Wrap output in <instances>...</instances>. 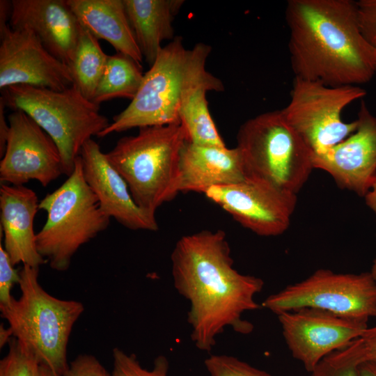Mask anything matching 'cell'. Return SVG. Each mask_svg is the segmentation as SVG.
<instances>
[{
    "label": "cell",
    "instance_id": "cell-20",
    "mask_svg": "<svg viewBox=\"0 0 376 376\" xmlns=\"http://www.w3.org/2000/svg\"><path fill=\"white\" fill-rule=\"evenodd\" d=\"M81 26L97 40L110 43L117 53L141 65L143 55L130 24L123 0H67Z\"/></svg>",
    "mask_w": 376,
    "mask_h": 376
},
{
    "label": "cell",
    "instance_id": "cell-14",
    "mask_svg": "<svg viewBox=\"0 0 376 376\" xmlns=\"http://www.w3.org/2000/svg\"><path fill=\"white\" fill-rule=\"evenodd\" d=\"M0 88L29 85L63 91L73 85L68 66L49 53L28 29L0 32Z\"/></svg>",
    "mask_w": 376,
    "mask_h": 376
},
{
    "label": "cell",
    "instance_id": "cell-36",
    "mask_svg": "<svg viewBox=\"0 0 376 376\" xmlns=\"http://www.w3.org/2000/svg\"><path fill=\"white\" fill-rule=\"evenodd\" d=\"M366 205L376 214V180L365 196Z\"/></svg>",
    "mask_w": 376,
    "mask_h": 376
},
{
    "label": "cell",
    "instance_id": "cell-1",
    "mask_svg": "<svg viewBox=\"0 0 376 376\" xmlns=\"http://www.w3.org/2000/svg\"><path fill=\"white\" fill-rule=\"evenodd\" d=\"M171 260L174 286L190 303L187 322L198 349L210 352L227 327L242 334L252 332L253 325L242 317L262 307L254 297L264 281L234 269L224 230H203L182 236Z\"/></svg>",
    "mask_w": 376,
    "mask_h": 376
},
{
    "label": "cell",
    "instance_id": "cell-18",
    "mask_svg": "<svg viewBox=\"0 0 376 376\" xmlns=\"http://www.w3.org/2000/svg\"><path fill=\"white\" fill-rule=\"evenodd\" d=\"M36 193L24 185L1 183L0 223L3 248L12 263L39 268L46 263L36 242L33 221L39 209Z\"/></svg>",
    "mask_w": 376,
    "mask_h": 376
},
{
    "label": "cell",
    "instance_id": "cell-19",
    "mask_svg": "<svg viewBox=\"0 0 376 376\" xmlns=\"http://www.w3.org/2000/svg\"><path fill=\"white\" fill-rule=\"evenodd\" d=\"M180 192L203 194L214 186L247 180L242 154L233 148L203 146L186 141L180 157Z\"/></svg>",
    "mask_w": 376,
    "mask_h": 376
},
{
    "label": "cell",
    "instance_id": "cell-39",
    "mask_svg": "<svg viewBox=\"0 0 376 376\" xmlns=\"http://www.w3.org/2000/svg\"><path fill=\"white\" fill-rule=\"evenodd\" d=\"M370 273L371 274L373 278L376 281V258L374 260Z\"/></svg>",
    "mask_w": 376,
    "mask_h": 376
},
{
    "label": "cell",
    "instance_id": "cell-24",
    "mask_svg": "<svg viewBox=\"0 0 376 376\" xmlns=\"http://www.w3.org/2000/svg\"><path fill=\"white\" fill-rule=\"evenodd\" d=\"M108 56L102 49L98 40L81 26L70 70L73 80L72 86L91 101L94 97Z\"/></svg>",
    "mask_w": 376,
    "mask_h": 376
},
{
    "label": "cell",
    "instance_id": "cell-4",
    "mask_svg": "<svg viewBox=\"0 0 376 376\" xmlns=\"http://www.w3.org/2000/svg\"><path fill=\"white\" fill-rule=\"evenodd\" d=\"M187 140L181 124L146 127L105 153L136 205L152 215L180 192V157Z\"/></svg>",
    "mask_w": 376,
    "mask_h": 376
},
{
    "label": "cell",
    "instance_id": "cell-34",
    "mask_svg": "<svg viewBox=\"0 0 376 376\" xmlns=\"http://www.w3.org/2000/svg\"><path fill=\"white\" fill-rule=\"evenodd\" d=\"M12 2L8 0L0 1V32L3 31L8 24L7 21L10 19Z\"/></svg>",
    "mask_w": 376,
    "mask_h": 376
},
{
    "label": "cell",
    "instance_id": "cell-12",
    "mask_svg": "<svg viewBox=\"0 0 376 376\" xmlns=\"http://www.w3.org/2000/svg\"><path fill=\"white\" fill-rule=\"evenodd\" d=\"M276 315L292 356L309 373L324 358L345 347L368 327L367 323L313 308L283 312Z\"/></svg>",
    "mask_w": 376,
    "mask_h": 376
},
{
    "label": "cell",
    "instance_id": "cell-5",
    "mask_svg": "<svg viewBox=\"0 0 376 376\" xmlns=\"http://www.w3.org/2000/svg\"><path fill=\"white\" fill-rule=\"evenodd\" d=\"M39 268L24 265L19 271L21 295L0 305L1 316L13 336L28 348L40 364L61 375L67 370V346L73 326L84 311L76 300L56 298L38 280Z\"/></svg>",
    "mask_w": 376,
    "mask_h": 376
},
{
    "label": "cell",
    "instance_id": "cell-30",
    "mask_svg": "<svg viewBox=\"0 0 376 376\" xmlns=\"http://www.w3.org/2000/svg\"><path fill=\"white\" fill-rule=\"evenodd\" d=\"M356 5L361 32L376 49V0H359Z\"/></svg>",
    "mask_w": 376,
    "mask_h": 376
},
{
    "label": "cell",
    "instance_id": "cell-11",
    "mask_svg": "<svg viewBox=\"0 0 376 376\" xmlns=\"http://www.w3.org/2000/svg\"><path fill=\"white\" fill-rule=\"evenodd\" d=\"M8 121L6 147L0 162L1 183L24 185L34 180L47 187L63 174L58 147L31 117L15 110Z\"/></svg>",
    "mask_w": 376,
    "mask_h": 376
},
{
    "label": "cell",
    "instance_id": "cell-28",
    "mask_svg": "<svg viewBox=\"0 0 376 376\" xmlns=\"http://www.w3.org/2000/svg\"><path fill=\"white\" fill-rule=\"evenodd\" d=\"M204 364L210 376H272L233 356L210 355Z\"/></svg>",
    "mask_w": 376,
    "mask_h": 376
},
{
    "label": "cell",
    "instance_id": "cell-13",
    "mask_svg": "<svg viewBox=\"0 0 376 376\" xmlns=\"http://www.w3.org/2000/svg\"><path fill=\"white\" fill-rule=\"evenodd\" d=\"M203 194L243 227L264 237L288 228L297 203V195L251 180L212 187Z\"/></svg>",
    "mask_w": 376,
    "mask_h": 376
},
{
    "label": "cell",
    "instance_id": "cell-38",
    "mask_svg": "<svg viewBox=\"0 0 376 376\" xmlns=\"http://www.w3.org/2000/svg\"><path fill=\"white\" fill-rule=\"evenodd\" d=\"M37 376H61L52 368L44 364H40L38 368Z\"/></svg>",
    "mask_w": 376,
    "mask_h": 376
},
{
    "label": "cell",
    "instance_id": "cell-7",
    "mask_svg": "<svg viewBox=\"0 0 376 376\" xmlns=\"http://www.w3.org/2000/svg\"><path fill=\"white\" fill-rule=\"evenodd\" d=\"M247 180L297 195L312 170L313 152L286 122L281 111L245 121L237 135Z\"/></svg>",
    "mask_w": 376,
    "mask_h": 376
},
{
    "label": "cell",
    "instance_id": "cell-2",
    "mask_svg": "<svg viewBox=\"0 0 376 376\" xmlns=\"http://www.w3.org/2000/svg\"><path fill=\"white\" fill-rule=\"evenodd\" d=\"M285 20L295 77L340 86L375 75V49L361 32L356 1L289 0Z\"/></svg>",
    "mask_w": 376,
    "mask_h": 376
},
{
    "label": "cell",
    "instance_id": "cell-32",
    "mask_svg": "<svg viewBox=\"0 0 376 376\" xmlns=\"http://www.w3.org/2000/svg\"><path fill=\"white\" fill-rule=\"evenodd\" d=\"M311 376H359L358 368L334 363L324 358L311 373Z\"/></svg>",
    "mask_w": 376,
    "mask_h": 376
},
{
    "label": "cell",
    "instance_id": "cell-6",
    "mask_svg": "<svg viewBox=\"0 0 376 376\" xmlns=\"http://www.w3.org/2000/svg\"><path fill=\"white\" fill-rule=\"evenodd\" d=\"M1 93L0 101L5 107L23 111L54 141L67 176L73 172L84 143L110 124L100 112L99 104L86 99L74 86L54 91L15 85Z\"/></svg>",
    "mask_w": 376,
    "mask_h": 376
},
{
    "label": "cell",
    "instance_id": "cell-21",
    "mask_svg": "<svg viewBox=\"0 0 376 376\" xmlns=\"http://www.w3.org/2000/svg\"><path fill=\"white\" fill-rule=\"evenodd\" d=\"M125 11L143 57L150 67L162 42L173 38V22L182 0H123Z\"/></svg>",
    "mask_w": 376,
    "mask_h": 376
},
{
    "label": "cell",
    "instance_id": "cell-37",
    "mask_svg": "<svg viewBox=\"0 0 376 376\" xmlns=\"http://www.w3.org/2000/svg\"><path fill=\"white\" fill-rule=\"evenodd\" d=\"M13 333L10 327H5L3 324L0 326V347L2 348L7 343L8 344L10 340L13 338Z\"/></svg>",
    "mask_w": 376,
    "mask_h": 376
},
{
    "label": "cell",
    "instance_id": "cell-31",
    "mask_svg": "<svg viewBox=\"0 0 376 376\" xmlns=\"http://www.w3.org/2000/svg\"><path fill=\"white\" fill-rule=\"evenodd\" d=\"M62 376H111L94 356L81 354L69 365Z\"/></svg>",
    "mask_w": 376,
    "mask_h": 376
},
{
    "label": "cell",
    "instance_id": "cell-33",
    "mask_svg": "<svg viewBox=\"0 0 376 376\" xmlns=\"http://www.w3.org/2000/svg\"><path fill=\"white\" fill-rule=\"evenodd\" d=\"M5 106L0 101V156L3 157L6 147V141L9 132V123L5 118L4 113Z\"/></svg>",
    "mask_w": 376,
    "mask_h": 376
},
{
    "label": "cell",
    "instance_id": "cell-29",
    "mask_svg": "<svg viewBox=\"0 0 376 376\" xmlns=\"http://www.w3.org/2000/svg\"><path fill=\"white\" fill-rule=\"evenodd\" d=\"M19 271L15 268L9 256L0 243V305H4L13 299L11 290L19 284Z\"/></svg>",
    "mask_w": 376,
    "mask_h": 376
},
{
    "label": "cell",
    "instance_id": "cell-26",
    "mask_svg": "<svg viewBox=\"0 0 376 376\" xmlns=\"http://www.w3.org/2000/svg\"><path fill=\"white\" fill-rule=\"evenodd\" d=\"M113 369L111 376H169V363L163 355L157 356L152 369L143 368L134 354H127L120 348L112 350Z\"/></svg>",
    "mask_w": 376,
    "mask_h": 376
},
{
    "label": "cell",
    "instance_id": "cell-15",
    "mask_svg": "<svg viewBox=\"0 0 376 376\" xmlns=\"http://www.w3.org/2000/svg\"><path fill=\"white\" fill-rule=\"evenodd\" d=\"M357 127L345 139L313 154L314 169L328 173L342 188L365 196L376 180V116L361 101Z\"/></svg>",
    "mask_w": 376,
    "mask_h": 376
},
{
    "label": "cell",
    "instance_id": "cell-16",
    "mask_svg": "<svg viewBox=\"0 0 376 376\" xmlns=\"http://www.w3.org/2000/svg\"><path fill=\"white\" fill-rule=\"evenodd\" d=\"M79 156L84 179L109 217L130 230H158L155 216L136 205L125 180L95 140L84 143Z\"/></svg>",
    "mask_w": 376,
    "mask_h": 376
},
{
    "label": "cell",
    "instance_id": "cell-40",
    "mask_svg": "<svg viewBox=\"0 0 376 376\" xmlns=\"http://www.w3.org/2000/svg\"><path fill=\"white\" fill-rule=\"evenodd\" d=\"M375 74H376V49H375Z\"/></svg>",
    "mask_w": 376,
    "mask_h": 376
},
{
    "label": "cell",
    "instance_id": "cell-10",
    "mask_svg": "<svg viewBox=\"0 0 376 376\" xmlns=\"http://www.w3.org/2000/svg\"><path fill=\"white\" fill-rule=\"evenodd\" d=\"M366 94L359 86H330L295 77L290 102L281 111L313 154H320L356 130L357 120L345 123L341 114L347 106Z\"/></svg>",
    "mask_w": 376,
    "mask_h": 376
},
{
    "label": "cell",
    "instance_id": "cell-3",
    "mask_svg": "<svg viewBox=\"0 0 376 376\" xmlns=\"http://www.w3.org/2000/svg\"><path fill=\"white\" fill-rule=\"evenodd\" d=\"M210 51L202 42L187 49L180 36L162 47L130 104L98 137L134 127L180 124L182 106L194 89L210 85L224 90L222 81L205 68Z\"/></svg>",
    "mask_w": 376,
    "mask_h": 376
},
{
    "label": "cell",
    "instance_id": "cell-17",
    "mask_svg": "<svg viewBox=\"0 0 376 376\" xmlns=\"http://www.w3.org/2000/svg\"><path fill=\"white\" fill-rule=\"evenodd\" d=\"M13 29H28L46 49L69 67L77 49L81 25L67 0H12Z\"/></svg>",
    "mask_w": 376,
    "mask_h": 376
},
{
    "label": "cell",
    "instance_id": "cell-23",
    "mask_svg": "<svg viewBox=\"0 0 376 376\" xmlns=\"http://www.w3.org/2000/svg\"><path fill=\"white\" fill-rule=\"evenodd\" d=\"M209 91H218L210 85L194 89L185 99L180 112V124L185 130L187 141L198 145L226 146L211 116L206 99Z\"/></svg>",
    "mask_w": 376,
    "mask_h": 376
},
{
    "label": "cell",
    "instance_id": "cell-22",
    "mask_svg": "<svg viewBox=\"0 0 376 376\" xmlns=\"http://www.w3.org/2000/svg\"><path fill=\"white\" fill-rule=\"evenodd\" d=\"M143 75L141 65L131 57L121 53L109 56L92 101L100 104L114 98L132 100Z\"/></svg>",
    "mask_w": 376,
    "mask_h": 376
},
{
    "label": "cell",
    "instance_id": "cell-35",
    "mask_svg": "<svg viewBox=\"0 0 376 376\" xmlns=\"http://www.w3.org/2000/svg\"><path fill=\"white\" fill-rule=\"evenodd\" d=\"M357 368L359 376H376V362H365Z\"/></svg>",
    "mask_w": 376,
    "mask_h": 376
},
{
    "label": "cell",
    "instance_id": "cell-9",
    "mask_svg": "<svg viewBox=\"0 0 376 376\" xmlns=\"http://www.w3.org/2000/svg\"><path fill=\"white\" fill-rule=\"evenodd\" d=\"M261 306L276 315L313 308L367 323L376 318V281L370 272L346 274L320 269L270 295Z\"/></svg>",
    "mask_w": 376,
    "mask_h": 376
},
{
    "label": "cell",
    "instance_id": "cell-8",
    "mask_svg": "<svg viewBox=\"0 0 376 376\" xmlns=\"http://www.w3.org/2000/svg\"><path fill=\"white\" fill-rule=\"evenodd\" d=\"M39 209L47 219L36 233L37 249L58 272L66 271L79 248L106 230L111 220L84 179L80 156L73 172L40 201Z\"/></svg>",
    "mask_w": 376,
    "mask_h": 376
},
{
    "label": "cell",
    "instance_id": "cell-27",
    "mask_svg": "<svg viewBox=\"0 0 376 376\" xmlns=\"http://www.w3.org/2000/svg\"><path fill=\"white\" fill-rule=\"evenodd\" d=\"M0 361V376H37L40 365L35 355L14 337Z\"/></svg>",
    "mask_w": 376,
    "mask_h": 376
},
{
    "label": "cell",
    "instance_id": "cell-25",
    "mask_svg": "<svg viewBox=\"0 0 376 376\" xmlns=\"http://www.w3.org/2000/svg\"><path fill=\"white\" fill-rule=\"evenodd\" d=\"M326 358L336 364L355 367L365 362H376V325L368 327L345 347L332 352Z\"/></svg>",
    "mask_w": 376,
    "mask_h": 376
}]
</instances>
